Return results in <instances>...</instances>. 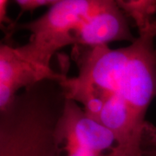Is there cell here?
<instances>
[{
	"label": "cell",
	"instance_id": "cell-1",
	"mask_svg": "<svg viewBox=\"0 0 156 156\" xmlns=\"http://www.w3.org/2000/svg\"><path fill=\"white\" fill-rule=\"evenodd\" d=\"M156 31L139 34L128 46L73 47L75 76L62 72L66 98L109 129L116 139L111 156H143L156 141L146 114L156 97Z\"/></svg>",
	"mask_w": 156,
	"mask_h": 156
},
{
	"label": "cell",
	"instance_id": "cell-2",
	"mask_svg": "<svg viewBox=\"0 0 156 156\" xmlns=\"http://www.w3.org/2000/svg\"><path fill=\"white\" fill-rule=\"evenodd\" d=\"M130 21L115 0H61L33 21L17 24L30 33L18 46L23 56L51 67V60L66 46L95 47L113 42H134Z\"/></svg>",
	"mask_w": 156,
	"mask_h": 156
},
{
	"label": "cell",
	"instance_id": "cell-3",
	"mask_svg": "<svg viewBox=\"0 0 156 156\" xmlns=\"http://www.w3.org/2000/svg\"><path fill=\"white\" fill-rule=\"evenodd\" d=\"M66 100L54 80L21 91L0 111V156H57L55 131Z\"/></svg>",
	"mask_w": 156,
	"mask_h": 156
},
{
	"label": "cell",
	"instance_id": "cell-4",
	"mask_svg": "<svg viewBox=\"0 0 156 156\" xmlns=\"http://www.w3.org/2000/svg\"><path fill=\"white\" fill-rule=\"evenodd\" d=\"M57 156H111L116 139L109 129L67 99L55 131Z\"/></svg>",
	"mask_w": 156,
	"mask_h": 156
},
{
	"label": "cell",
	"instance_id": "cell-5",
	"mask_svg": "<svg viewBox=\"0 0 156 156\" xmlns=\"http://www.w3.org/2000/svg\"><path fill=\"white\" fill-rule=\"evenodd\" d=\"M62 73L23 56L11 44L0 45V111L21 91L47 80L60 81Z\"/></svg>",
	"mask_w": 156,
	"mask_h": 156
},
{
	"label": "cell",
	"instance_id": "cell-6",
	"mask_svg": "<svg viewBox=\"0 0 156 156\" xmlns=\"http://www.w3.org/2000/svg\"><path fill=\"white\" fill-rule=\"evenodd\" d=\"M139 34L156 31V0H115Z\"/></svg>",
	"mask_w": 156,
	"mask_h": 156
},
{
	"label": "cell",
	"instance_id": "cell-7",
	"mask_svg": "<svg viewBox=\"0 0 156 156\" xmlns=\"http://www.w3.org/2000/svg\"><path fill=\"white\" fill-rule=\"evenodd\" d=\"M8 3L9 0H0V23L2 30L5 32L6 37H11L13 32L17 30V24L7 16Z\"/></svg>",
	"mask_w": 156,
	"mask_h": 156
},
{
	"label": "cell",
	"instance_id": "cell-8",
	"mask_svg": "<svg viewBox=\"0 0 156 156\" xmlns=\"http://www.w3.org/2000/svg\"><path fill=\"white\" fill-rule=\"evenodd\" d=\"M61 0H16L22 11H33L35 9L48 5H54Z\"/></svg>",
	"mask_w": 156,
	"mask_h": 156
},
{
	"label": "cell",
	"instance_id": "cell-9",
	"mask_svg": "<svg viewBox=\"0 0 156 156\" xmlns=\"http://www.w3.org/2000/svg\"><path fill=\"white\" fill-rule=\"evenodd\" d=\"M143 156H156V143L144 152Z\"/></svg>",
	"mask_w": 156,
	"mask_h": 156
}]
</instances>
